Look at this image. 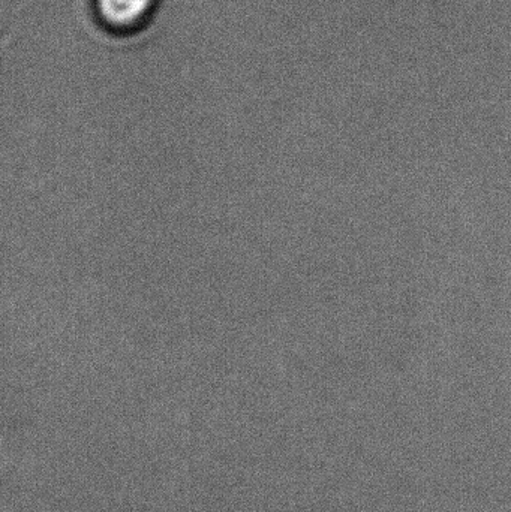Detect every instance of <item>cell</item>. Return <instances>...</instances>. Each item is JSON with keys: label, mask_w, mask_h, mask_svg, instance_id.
<instances>
[{"label": "cell", "mask_w": 511, "mask_h": 512, "mask_svg": "<svg viewBox=\"0 0 511 512\" xmlns=\"http://www.w3.org/2000/svg\"><path fill=\"white\" fill-rule=\"evenodd\" d=\"M152 0H99L102 17L114 26H131L137 23Z\"/></svg>", "instance_id": "obj_1"}]
</instances>
